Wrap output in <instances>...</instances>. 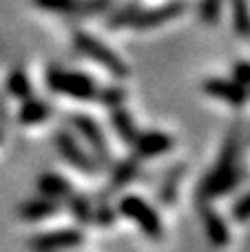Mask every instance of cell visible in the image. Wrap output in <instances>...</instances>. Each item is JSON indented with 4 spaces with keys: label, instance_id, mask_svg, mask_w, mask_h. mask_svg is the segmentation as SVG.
<instances>
[{
    "label": "cell",
    "instance_id": "1",
    "mask_svg": "<svg viewBox=\"0 0 250 252\" xmlns=\"http://www.w3.org/2000/svg\"><path fill=\"white\" fill-rule=\"evenodd\" d=\"M239 153H242V133H239V126H235L228 133V137H226L217 166L199 184L197 190L199 201H211L215 197L230 192L237 186L244 175L242 166H239Z\"/></svg>",
    "mask_w": 250,
    "mask_h": 252
},
{
    "label": "cell",
    "instance_id": "21",
    "mask_svg": "<svg viewBox=\"0 0 250 252\" xmlns=\"http://www.w3.org/2000/svg\"><path fill=\"white\" fill-rule=\"evenodd\" d=\"M137 9H140V4H137V2H128V4H124V7H120L118 11H115L113 16L109 18L106 27H109V29H122V27H131V20L135 18Z\"/></svg>",
    "mask_w": 250,
    "mask_h": 252
},
{
    "label": "cell",
    "instance_id": "28",
    "mask_svg": "<svg viewBox=\"0 0 250 252\" xmlns=\"http://www.w3.org/2000/svg\"><path fill=\"white\" fill-rule=\"evenodd\" d=\"M233 73H235V80H237V82L250 87V62H237Z\"/></svg>",
    "mask_w": 250,
    "mask_h": 252
},
{
    "label": "cell",
    "instance_id": "11",
    "mask_svg": "<svg viewBox=\"0 0 250 252\" xmlns=\"http://www.w3.org/2000/svg\"><path fill=\"white\" fill-rule=\"evenodd\" d=\"M197 210L202 217V226L206 230V237L213 246H226L230 241V230L226 226V221L219 217L215 208L211 206V201H199L197 199Z\"/></svg>",
    "mask_w": 250,
    "mask_h": 252
},
{
    "label": "cell",
    "instance_id": "22",
    "mask_svg": "<svg viewBox=\"0 0 250 252\" xmlns=\"http://www.w3.org/2000/svg\"><path fill=\"white\" fill-rule=\"evenodd\" d=\"M97 102H100V104H104L106 109H113V106L124 104V102H126V89L118 87V84L100 89V93H97Z\"/></svg>",
    "mask_w": 250,
    "mask_h": 252
},
{
    "label": "cell",
    "instance_id": "15",
    "mask_svg": "<svg viewBox=\"0 0 250 252\" xmlns=\"http://www.w3.org/2000/svg\"><path fill=\"white\" fill-rule=\"evenodd\" d=\"M38 188H40V195L53 197V199H60V201H64L71 195V190H73L71 184L58 173H44L38 179Z\"/></svg>",
    "mask_w": 250,
    "mask_h": 252
},
{
    "label": "cell",
    "instance_id": "29",
    "mask_svg": "<svg viewBox=\"0 0 250 252\" xmlns=\"http://www.w3.org/2000/svg\"><path fill=\"white\" fill-rule=\"evenodd\" d=\"M4 120H7V109H4V100H0V142H2L4 133Z\"/></svg>",
    "mask_w": 250,
    "mask_h": 252
},
{
    "label": "cell",
    "instance_id": "18",
    "mask_svg": "<svg viewBox=\"0 0 250 252\" xmlns=\"http://www.w3.org/2000/svg\"><path fill=\"white\" fill-rule=\"evenodd\" d=\"M7 91L11 97H18V100H27L31 97V82H29V75L22 66H16V69L9 73L7 78Z\"/></svg>",
    "mask_w": 250,
    "mask_h": 252
},
{
    "label": "cell",
    "instance_id": "3",
    "mask_svg": "<svg viewBox=\"0 0 250 252\" xmlns=\"http://www.w3.org/2000/svg\"><path fill=\"white\" fill-rule=\"evenodd\" d=\"M73 44L82 56H87V58H91L93 62H97V64H100L102 69L109 71L113 78L126 80L128 73H131V69H128V64L124 62V58H120L113 49L106 47L97 35L89 33V31H75Z\"/></svg>",
    "mask_w": 250,
    "mask_h": 252
},
{
    "label": "cell",
    "instance_id": "23",
    "mask_svg": "<svg viewBox=\"0 0 250 252\" xmlns=\"http://www.w3.org/2000/svg\"><path fill=\"white\" fill-rule=\"evenodd\" d=\"M111 4H113V0H78L73 16H97V13L109 11Z\"/></svg>",
    "mask_w": 250,
    "mask_h": 252
},
{
    "label": "cell",
    "instance_id": "14",
    "mask_svg": "<svg viewBox=\"0 0 250 252\" xmlns=\"http://www.w3.org/2000/svg\"><path fill=\"white\" fill-rule=\"evenodd\" d=\"M49 115H51V106L47 102L38 100V97H27L25 104L18 111V122L22 126H33V124L44 122Z\"/></svg>",
    "mask_w": 250,
    "mask_h": 252
},
{
    "label": "cell",
    "instance_id": "19",
    "mask_svg": "<svg viewBox=\"0 0 250 252\" xmlns=\"http://www.w3.org/2000/svg\"><path fill=\"white\" fill-rule=\"evenodd\" d=\"M230 4H233L235 33L244 40H250V4H248V0H230Z\"/></svg>",
    "mask_w": 250,
    "mask_h": 252
},
{
    "label": "cell",
    "instance_id": "8",
    "mask_svg": "<svg viewBox=\"0 0 250 252\" xmlns=\"http://www.w3.org/2000/svg\"><path fill=\"white\" fill-rule=\"evenodd\" d=\"M84 244V235L80 228H60V230L42 232L29 239V248L38 252H51V250H64V248H75V246Z\"/></svg>",
    "mask_w": 250,
    "mask_h": 252
},
{
    "label": "cell",
    "instance_id": "2",
    "mask_svg": "<svg viewBox=\"0 0 250 252\" xmlns=\"http://www.w3.org/2000/svg\"><path fill=\"white\" fill-rule=\"evenodd\" d=\"M47 87L53 93L73 97V100H97L100 87L93 78H89L82 71H66L60 66H49L47 69Z\"/></svg>",
    "mask_w": 250,
    "mask_h": 252
},
{
    "label": "cell",
    "instance_id": "25",
    "mask_svg": "<svg viewBox=\"0 0 250 252\" xmlns=\"http://www.w3.org/2000/svg\"><path fill=\"white\" fill-rule=\"evenodd\" d=\"M221 13V0H202L199 2V18L204 25H217Z\"/></svg>",
    "mask_w": 250,
    "mask_h": 252
},
{
    "label": "cell",
    "instance_id": "10",
    "mask_svg": "<svg viewBox=\"0 0 250 252\" xmlns=\"http://www.w3.org/2000/svg\"><path fill=\"white\" fill-rule=\"evenodd\" d=\"M131 146L133 155L140 157V159H146V157H157L173 151V137L162 133V130H144V133H137Z\"/></svg>",
    "mask_w": 250,
    "mask_h": 252
},
{
    "label": "cell",
    "instance_id": "16",
    "mask_svg": "<svg viewBox=\"0 0 250 252\" xmlns=\"http://www.w3.org/2000/svg\"><path fill=\"white\" fill-rule=\"evenodd\" d=\"M140 173V157H126V159L118 161L113 166V177H111V186L113 188H124L131 184Z\"/></svg>",
    "mask_w": 250,
    "mask_h": 252
},
{
    "label": "cell",
    "instance_id": "12",
    "mask_svg": "<svg viewBox=\"0 0 250 252\" xmlns=\"http://www.w3.org/2000/svg\"><path fill=\"white\" fill-rule=\"evenodd\" d=\"M60 210H62V201L53 199V197H47V195H40V197H35V199H29L18 206V215H20V219H25V221H42V219L53 217V215L60 213Z\"/></svg>",
    "mask_w": 250,
    "mask_h": 252
},
{
    "label": "cell",
    "instance_id": "4",
    "mask_svg": "<svg viewBox=\"0 0 250 252\" xmlns=\"http://www.w3.org/2000/svg\"><path fill=\"white\" fill-rule=\"evenodd\" d=\"M118 210L124 217L131 219L135 226H140L142 232H144L149 239H155V241L162 239V235H164L162 219H159L157 210L146 199H142L140 195H124L118 204Z\"/></svg>",
    "mask_w": 250,
    "mask_h": 252
},
{
    "label": "cell",
    "instance_id": "26",
    "mask_svg": "<svg viewBox=\"0 0 250 252\" xmlns=\"http://www.w3.org/2000/svg\"><path fill=\"white\" fill-rule=\"evenodd\" d=\"M113 221H115L113 208L106 204V199H100L97 206L93 208V223H97V226H111Z\"/></svg>",
    "mask_w": 250,
    "mask_h": 252
},
{
    "label": "cell",
    "instance_id": "5",
    "mask_svg": "<svg viewBox=\"0 0 250 252\" xmlns=\"http://www.w3.org/2000/svg\"><path fill=\"white\" fill-rule=\"evenodd\" d=\"M71 124H73V128L80 133V137L89 144L91 155L97 159V164H100V166H109L111 161H113L109 142H106V137H104V130L100 128V124H97L91 115L75 113V115H71Z\"/></svg>",
    "mask_w": 250,
    "mask_h": 252
},
{
    "label": "cell",
    "instance_id": "7",
    "mask_svg": "<svg viewBox=\"0 0 250 252\" xmlns=\"http://www.w3.org/2000/svg\"><path fill=\"white\" fill-rule=\"evenodd\" d=\"M186 11V2L184 0H171V2H164L159 7H151V9H137L135 18L131 20V29L137 31H146V29H155V27H162L166 22L175 20L177 16Z\"/></svg>",
    "mask_w": 250,
    "mask_h": 252
},
{
    "label": "cell",
    "instance_id": "20",
    "mask_svg": "<svg viewBox=\"0 0 250 252\" xmlns=\"http://www.w3.org/2000/svg\"><path fill=\"white\" fill-rule=\"evenodd\" d=\"M66 204H69V208H71V213L75 215V219H78L80 223H93V204H91V199L89 197H84V195H80V192H73L71 190V195L66 197Z\"/></svg>",
    "mask_w": 250,
    "mask_h": 252
},
{
    "label": "cell",
    "instance_id": "13",
    "mask_svg": "<svg viewBox=\"0 0 250 252\" xmlns=\"http://www.w3.org/2000/svg\"><path fill=\"white\" fill-rule=\"evenodd\" d=\"M111 124H113L118 137L126 144H133V139H135L137 133H140L135 126V120H133V115L128 113V109L124 104L111 109Z\"/></svg>",
    "mask_w": 250,
    "mask_h": 252
},
{
    "label": "cell",
    "instance_id": "6",
    "mask_svg": "<svg viewBox=\"0 0 250 252\" xmlns=\"http://www.w3.org/2000/svg\"><path fill=\"white\" fill-rule=\"evenodd\" d=\"M56 148L62 155V159H66L75 170H80V173L95 175L97 170H100L97 159L91 155V153H87L82 146H80V142L73 137V133H69V130H58L56 133Z\"/></svg>",
    "mask_w": 250,
    "mask_h": 252
},
{
    "label": "cell",
    "instance_id": "24",
    "mask_svg": "<svg viewBox=\"0 0 250 252\" xmlns=\"http://www.w3.org/2000/svg\"><path fill=\"white\" fill-rule=\"evenodd\" d=\"M33 4L38 9H44V11L73 16V9H75V4H78V0H33Z\"/></svg>",
    "mask_w": 250,
    "mask_h": 252
},
{
    "label": "cell",
    "instance_id": "9",
    "mask_svg": "<svg viewBox=\"0 0 250 252\" xmlns=\"http://www.w3.org/2000/svg\"><path fill=\"white\" fill-rule=\"evenodd\" d=\"M204 93L226 102L230 106H244L248 102V87L230 78H208L204 82Z\"/></svg>",
    "mask_w": 250,
    "mask_h": 252
},
{
    "label": "cell",
    "instance_id": "27",
    "mask_svg": "<svg viewBox=\"0 0 250 252\" xmlns=\"http://www.w3.org/2000/svg\"><path fill=\"white\" fill-rule=\"evenodd\" d=\"M233 217H235V221H239V223H244V221H248V219H250V190L235 201Z\"/></svg>",
    "mask_w": 250,
    "mask_h": 252
},
{
    "label": "cell",
    "instance_id": "17",
    "mask_svg": "<svg viewBox=\"0 0 250 252\" xmlns=\"http://www.w3.org/2000/svg\"><path fill=\"white\" fill-rule=\"evenodd\" d=\"M184 175V166H173L171 170L166 173L164 182L159 184V190H157V197L162 199V204L171 206L173 201L177 199V192H180V179Z\"/></svg>",
    "mask_w": 250,
    "mask_h": 252
}]
</instances>
